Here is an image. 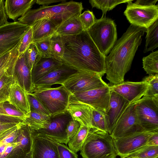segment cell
Masks as SVG:
<instances>
[{
  "label": "cell",
  "instance_id": "cell-17",
  "mask_svg": "<svg viewBox=\"0 0 158 158\" xmlns=\"http://www.w3.org/2000/svg\"><path fill=\"white\" fill-rule=\"evenodd\" d=\"M31 131L32 158H60L57 147L53 141Z\"/></svg>",
  "mask_w": 158,
  "mask_h": 158
},
{
  "label": "cell",
  "instance_id": "cell-42",
  "mask_svg": "<svg viewBox=\"0 0 158 158\" xmlns=\"http://www.w3.org/2000/svg\"><path fill=\"white\" fill-rule=\"evenodd\" d=\"M81 126L80 123L76 120L72 119L69 122L66 129L68 142L77 133Z\"/></svg>",
  "mask_w": 158,
  "mask_h": 158
},
{
  "label": "cell",
  "instance_id": "cell-30",
  "mask_svg": "<svg viewBox=\"0 0 158 158\" xmlns=\"http://www.w3.org/2000/svg\"><path fill=\"white\" fill-rule=\"evenodd\" d=\"M143 68L149 76L158 74V50L142 59Z\"/></svg>",
  "mask_w": 158,
  "mask_h": 158
},
{
  "label": "cell",
  "instance_id": "cell-48",
  "mask_svg": "<svg viewBox=\"0 0 158 158\" xmlns=\"http://www.w3.org/2000/svg\"><path fill=\"white\" fill-rule=\"evenodd\" d=\"M4 3V0H0V27L9 22L5 11Z\"/></svg>",
  "mask_w": 158,
  "mask_h": 158
},
{
  "label": "cell",
  "instance_id": "cell-53",
  "mask_svg": "<svg viewBox=\"0 0 158 158\" xmlns=\"http://www.w3.org/2000/svg\"><path fill=\"white\" fill-rule=\"evenodd\" d=\"M7 145L6 144H1L0 146V158L2 156L5 150Z\"/></svg>",
  "mask_w": 158,
  "mask_h": 158
},
{
  "label": "cell",
  "instance_id": "cell-22",
  "mask_svg": "<svg viewBox=\"0 0 158 158\" xmlns=\"http://www.w3.org/2000/svg\"><path fill=\"white\" fill-rule=\"evenodd\" d=\"M36 0H6L5 11L7 17L16 22L19 17L24 15L30 10Z\"/></svg>",
  "mask_w": 158,
  "mask_h": 158
},
{
  "label": "cell",
  "instance_id": "cell-33",
  "mask_svg": "<svg viewBox=\"0 0 158 158\" xmlns=\"http://www.w3.org/2000/svg\"><path fill=\"white\" fill-rule=\"evenodd\" d=\"M23 53L26 63L31 71L34 66L42 58L41 56L33 42Z\"/></svg>",
  "mask_w": 158,
  "mask_h": 158
},
{
  "label": "cell",
  "instance_id": "cell-20",
  "mask_svg": "<svg viewBox=\"0 0 158 158\" xmlns=\"http://www.w3.org/2000/svg\"><path fill=\"white\" fill-rule=\"evenodd\" d=\"M13 75L15 76L20 85L29 93L34 88L31 71L25 61L24 53L19 56L15 65Z\"/></svg>",
  "mask_w": 158,
  "mask_h": 158
},
{
  "label": "cell",
  "instance_id": "cell-45",
  "mask_svg": "<svg viewBox=\"0 0 158 158\" xmlns=\"http://www.w3.org/2000/svg\"><path fill=\"white\" fill-rule=\"evenodd\" d=\"M20 42L12 49L0 56V68L7 63L18 52Z\"/></svg>",
  "mask_w": 158,
  "mask_h": 158
},
{
  "label": "cell",
  "instance_id": "cell-44",
  "mask_svg": "<svg viewBox=\"0 0 158 158\" xmlns=\"http://www.w3.org/2000/svg\"><path fill=\"white\" fill-rule=\"evenodd\" d=\"M4 104V107L6 113L9 115L19 119L22 121H23L27 118L30 115H27L21 111L17 110L15 107H12L9 105Z\"/></svg>",
  "mask_w": 158,
  "mask_h": 158
},
{
  "label": "cell",
  "instance_id": "cell-11",
  "mask_svg": "<svg viewBox=\"0 0 158 158\" xmlns=\"http://www.w3.org/2000/svg\"><path fill=\"white\" fill-rule=\"evenodd\" d=\"M131 2L124 14L132 25L147 29L158 19V5L143 6Z\"/></svg>",
  "mask_w": 158,
  "mask_h": 158
},
{
  "label": "cell",
  "instance_id": "cell-57",
  "mask_svg": "<svg viewBox=\"0 0 158 158\" xmlns=\"http://www.w3.org/2000/svg\"><path fill=\"white\" fill-rule=\"evenodd\" d=\"M158 158V157H157V158Z\"/></svg>",
  "mask_w": 158,
  "mask_h": 158
},
{
  "label": "cell",
  "instance_id": "cell-14",
  "mask_svg": "<svg viewBox=\"0 0 158 158\" xmlns=\"http://www.w3.org/2000/svg\"><path fill=\"white\" fill-rule=\"evenodd\" d=\"M137 101L130 103L121 115L110 134L113 139L141 131L137 123L135 110Z\"/></svg>",
  "mask_w": 158,
  "mask_h": 158
},
{
  "label": "cell",
  "instance_id": "cell-36",
  "mask_svg": "<svg viewBox=\"0 0 158 158\" xmlns=\"http://www.w3.org/2000/svg\"><path fill=\"white\" fill-rule=\"evenodd\" d=\"M143 80L148 85V89L143 97H158V74L146 77Z\"/></svg>",
  "mask_w": 158,
  "mask_h": 158
},
{
  "label": "cell",
  "instance_id": "cell-7",
  "mask_svg": "<svg viewBox=\"0 0 158 158\" xmlns=\"http://www.w3.org/2000/svg\"><path fill=\"white\" fill-rule=\"evenodd\" d=\"M135 110L141 131L158 132V97H143L137 102Z\"/></svg>",
  "mask_w": 158,
  "mask_h": 158
},
{
  "label": "cell",
  "instance_id": "cell-50",
  "mask_svg": "<svg viewBox=\"0 0 158 158\" xmlns=\"http://www.w3.org/2000/svg\"><path fill=\"white\" fill-rule=\"evenodd\" d=\"M147 145L158 146V132L155 133L150 137Z\"/></svg>",
  "mask_w": 158,
  "mask_h": 158
},
{
  "label": "cell",
  "instance_id": "cell-55",
  "mask_svg": "<svg viewBox=\"0 0 158 158\" xmlns=\"http://www.w3.org/2000/svg\"><path fill=\"white\" fill-rule=\"evenodd\" d=\"M123 158H136V157H125Z\"/></svg>",
  "mask_w": 158,
  "mask_h": 158
},
{
  "label": "cell",
  "instance_id": "cell-38",
  "mask_svg": "<svg viewBox=\"0 0 158 158\" xmlns=\"http://www.w3.org/2000/svg\"><path fill=\"white\" fill-rule=\"evenodd\" d=\"M50 38L33 42L42 58H50Z\"/></svg>",
  "mask_w": 158,
  "mask_h": 158
},
{
  "label": "cell",
  "instance_id": "cell-12",
  "mask_svg": "<svg viewBox=\"0 0 158 158\" xmlns=\"http://www.w3.org/2000/svg\"><path fill=\"white\" fill-rule=\"evenodd\" d=\"M30 27L18 21L0 26V56L15 47Z\"/></svg>",
  "mask_w": 158,
  "mask_h": 158
},
{
  "label": "cell",
  "instance_id": "cell-43",
  "mask_svg": "<svg viewBox=\"0 0 158 158\" xmlns=\"http://www.w3.org/2000/svg\"><path fill=\"white\" fill-rule=\"evenodd\" d=\"M18 56L19 52L7 63L0 68V79L6 74L13 73L15 63Z\"/></svg>",
  "mask_w": 158,
  "mask_h": 158
},
{
  "label": "cell",
  "instance_id": "cell-9",
  "mask_svg": "<svg viewBox=\"0 0 158 158\" xmlns=\"http://www.w3.org/2000/svg\"><path fill=\"white\" fill-rule=\"evenodd\" d=\"M108 85L100 88L76 93L70 95L69 102L84 103L105 113L108 106L110 94Z\"/></svg>",
  "mask_w": 158,
  "mask_h": 158
},
{
  "label": "cell",
  "instance_id": "cell-41",
  "mask_svg": "<svg viewBox=\"0 0 158 158\" xmlns=\"http://www.w3.org/2000/svg\"><path fill=\"white\" fill-rule=\"evenodd\" d=\"M53 141L57 147L60 158H78L76 153L71 150L66 145Z\"/></svg>",
  "mask_w": 158,
  "mask_h": 158
},
{
  "label": "cell",
  "instance_id": "cell-15",
  "mask_svg": "<svg viewBox=\"0 0 158 158\" xmlns=\"http://www.w3.org/2000/svg\"><path fill=\"white\" fill-rule=\"evenodd\" d=\"M110 88L129 103H132L144 96L148 89V85L143 80L136 82L127 81L110 86Z\"/></svg>",
  "mask_w": 158,
  "mask_h": 158
},
{
  "label": "cell",
  "instance_id": "cell-24",
  "mask_svg": "<svg viewBox=\"0 0 158 158\" xmlns=\"http://www.w3.org/2000/svg\"><path fill=\"white\" fill-rule=\"evenodd\" d=\"M63 63L62 62L51 57L42 58L34 66L31 71L33 84L35 82Z\"/></svg>",
  "mask_w": 158,
  "mask_h": 158
},
{
  "label": "cell",
  "instance_id": "cell-19",
  "mask_svg": "<svg viewBox=\"0 0 158 158\" xmlns=\"http://www.w3.org/2000/svg\"><path fill=\"white\" fill-rule=\"evenodd\" d=\"M13 76L7 102L18 110L30 115L31 110L27 92L20 85L16 77Z\"/></svg>",
  "mask_w": 158,
  "mask_h": 158
},
{
  "label": "cell",
  "instance_id": "cell-26",
  "mask_svg": "<svg viewBox=\"0 0 158 158\" xmlns=\"http://www.w3.org/2000/svg\"><path fill=\"white\" fill-rule=\"evenodd\" d=\"M50 115L31 110L29 116L23 123L31 129L37 130L46 128L50 123Z\"/></svg>",
  "mask_w": 158,
  "mask_h": 158
},
{
  "label": "cell",
  "instance_id": "cell-51",
  "mask_svg": "<svg viewBox=\"0 0 158 158\" xmlns=\"http://www.w3.org/2000/svg\"><path fill=\"white\" fill-rule=\"evenodd\" d=\"M158 0H137L134 3L138 5L143 6H149L153 5Z\"/></svg>",
  "mask_w": 158,
  "mask_h": 158
},
{
  "label": "cell",
  "instance_id": "cell-16",
  "mask_svg": "<svg viewBox=\"0 0 158 158\" xmlns=\"http://www.w3.org/2000/svg\"><path fill=\"white\" fill-rule=\"evenodd\" d=\"M130 103L111 89L108 106L105 113L107 124V132L109 134H111L119 117Z\"/></svg>",
  "mask_w": 158,
  "mask_h": 158
},
{
  "label": "cell",
  "instance_id": "cell-34",
  "mask_svg": "<svg viewBox=\"0 0 158 158\" xmlns=\"http://www.w3.org/2000/svg\"><path fill=\"white\" fill-rule=\"evenodd\" d=\"M13 73L6 74L0 79V103L7 102Z\"/></svg>",
  "mask_w": 158,
  "mask_h": 158
},
{
  "label": "cell",
  "instance_id": "cell-13",
  "mask_svg": "<svg viewBox=\"0 0 158 158\" xmlns=\"http://www.w3.org/2000/svg\"><path fill=\"white\" fill-rule=\"evenodd\" d=\"M155 132L140 131L114 139L117 155L120 158H123L147 145L150 137Z\"/></svg>",
  "mask_w": 158,
  "mask_h": 158
},
{
  "label": "cell",
  "instance_id": "cell-4",
  "mask_svg": "<svg viewBox=\"0 0 158 158\" xmlns=\"http://www.w3.org/2000/svg\"><path fill=\"white\" fill-rule=\"evenodd\" d=\"M83 158H116L114 139L108 132L91 128L81 148Z\"/></svg>",
  "mask_w": 158,
  "mask_h": 158
},
{
  "label": "cell",
  "instance_id": "cell-52",
  "mask_svg": "<svg viewBox=\"0 0 158 158\" xmlns=\"http://www.w3.org/2000/svg\"><path fill=\"white\" fill-rule=\"evenodd\" d=\"M66 1V0H37L35 3L39 5H42V6H46L52 3L62 2Z\"/></svg>",
  "mask_w": 158,
  "mask_h": 158
},
{
  "label": "cell",
  "instance_id": "cell-6",
  "mask_svg": "<svg viewBox=\"0 0 158 158\" xmlns=\"http://www.w3.org/2000/svg\"><path fill=\"white\" fill-rule=\"evenodd\" d=\"M87 31L100 52L105 56H107L117 40L116 26L114 21L105 16L96 19Z\"/></svg>",
  "mask_w": 158,
  "mask_h": 158
},
{
  "label": "cell",
  "instance_id": "cell-10",
  "mask_svg": "<svg viewBox=\"0 0 158 158\" xmlns=\"http://www.w3.org/2000/svg\"><path fill=\"white\" fill-rule=\"evenodd\" d=\"M72 119L71 115L66 110L50 116V123L46 128L37 130H31L37 135L58 143L67 144L68 141L66 129L67 125Z\"/></svg>",
  "mask_w": 158,
  "mask_h": 158
},
{
  "label": "cell",
  "instance_id": "cell-2",
  "mask_svg": "<svg viewBox=\"0 0 158 158\" xmlns=\"http://www.w3.org/2000/svg\"><path fill=\"white\" fill-rule=\"evenodd\" d=\"M64 36L63 63L78 70L94 72L102 76L105 74L106 56L100 52L87 31Z\"/></svg>",
  "mask_w": 158,
  "mask_h": 158
},
{
  "label": "cell",
  "instance_id": "cell-21",
  "mask_svg": "<svg viewBox=\"0 0 158 158\" xmlns=\"http://www.w3.org/2000/svg\"><path fill=\"white\" fill-rule=\"evenodd\" d=\"M93 108L84 103L69 102L66 110L72 119L78 122L81 125L89 126L91 128Z\"/></svg>",
  "mask_w": 158,
  "mask_h": 158
},
{
  "label": "cell",
  "instance_id": "cell-49",
  "mask_svg": "<svg viewBox=\"0 0 158 158\" xmlns=\"http://www.w3.org/2000/svg\"><path fill=\"white\" fill-rule=\"evenodd\" d=\"M17 143L15 141L7 145L4 152L0 158H6L17 146Z\"/></svg>",
  "mask_w": 158,
  "mask_h": 158
},
{
  "label": "cell",
  "instance_id": "cell-37",
  "mask_svg": "<svg viewBox=\"0 0 158 158\" xmlns=\"http://www.w3.org/2000/svg\"><path fill=\"white\" fill-rule=\"evenodd\" d=\"M83 31H87L95 23L96 19L93 12L89 10L85 11L79 16Z\"/></svg>",
  "mask_w": 158,
  "mask_h": 158
},
{
  "label": "cell",
  "instance_id": "cell-54",
  "mask_svg": "<svg viewBox=\"0 0 158 158\" xmlns=\"http://www.w3.org/2000/svg\"><path fill=\"white\" fill-rule=\"evenodd\" d=\"M32 150L31 148V151L29 153L26 154L22 158H32Z\"/></svg>",
  "mask_w": 158,
  "mask_h": 158
},
{
  "label": "cell",
  "instance_id": "cell-3",
  "mask_svg": "<svg viewBox=\"0 0 158 158\" xmlns=\"http://www.w3.org/2000/svg\"><path fill=\"white\" fill-rule=\"evenodd\" d=\"M83 9L81 2L66 1L56 5L42 6L36 9H30L17 20L23 24L31 26L35 21L46 19L58 27L68 19L79 16Z\"/></svg>",
  "mask_w": 158,
  "mask_h": 158
},
{
  "label": "cell",
  "instance_id": "cell-35",
  "mask_svg": "<svg viewBox=\"0 0 158 158\" xmlns=\"http://www.w3.org/2000/svg\"><path fill=\"white\" fill-rule=\"evenodd\" d=\"M91 128L107 132V124L105 113L93 108L92 109Z\"/></svg>",
  "mask_w": 158,
  "mask_h": 158
},
{
  "label": "cell",
  "instance_id": "cell-28",
  "mask_svg": "<svg viewBox=\"0 0 158 158\" xmlns=\"http://www.w3.org/2000/svg\"><path fill=\"white\" fill-rule=\"evenodd\" d=\"M146 32L144 53L153 51L158 47V19L147 29Z\"/></svg>",
  "mask_w": 158,
  "mask_h": 158
},
{
  "label": "cell",
  "instance_id": "cell-40",
  "mask_svg": "<svg viewBox=\"0 0 158 158\" xmlns=\"http://www.w3.org/2000/svg\"><path fill=\"white\" fill-rule=\"evenodd\" d=\"M27 96L31 110L50 115L48 111L37 99L30 94L27 93Z\"/></svg>",
  "mask_w": 158,
  "mask_h": 158
},
{
  "label": "cell",
  "instance_id": "cell-25",
  "mask_svg": "<svg viewBox=\"0 0 158 158\" xmlns=\"http://www.w3.org/2000/svg\"><path fill=\"white\" fill-rule=\"evenodd\" d=\"M79 16L73 17L64 22L58 27L54 35L68 36L80 34L83 30Z\"/></svg>",
  "mask_w": 158,
  "mask_h": 158
},
{
  "label": "cell",
  "instance_id": "cell-8",
  "mask_svg": "<svg viewBox=\"0 0 158 158\" xmlns=\"http://www.w3.org/2000/svg\"><path fill=\"white\" fill-rule=\"evenodd\" d=\"M102 76L96 73L78 70L61 85L71 94L100 88L108 85L102 79Z\"/></svg>",
  "mask_w": 158,
  "mask_h": 158
},
{
  "label": "cell",
  "instance_id": "cell-1",
  "mask_svg": "<svg viewBox=\"0 0 158 158\" xmlns=\"http://www.w3.org/2000/svg\"><path fill=\"white\" fill-rule=\"evenodd\" d=\"M146 30L145 28L131 24L105 57L106 78L113 85L124 81V76L130 69L142 36Z\"/></svg>",
  "mask_w": 158,
  "mask_h": 158
},
{
  "label": "cell",
  "instance_id": "cell-29",
  "mask_svg": "<svg viewBox=\"0 0 158 158\" xmlns=\"http://www.w3.org/2000/svg\"><path fill=\"white\" fill-rule=\"evenodd\" d=\"M91 128L81 125L78 132L68 142L69 148L75 153L80 151Z\"/></svg>",
  "mask_w": 158,
  "mask_h": 158
},
{
  "label": "cell",
  "instance_id": "cell-56",
  "mask_svg": "<svg viewBox=\"0 0 158 158\" xmlns=\"http://www.w3.org/2000/svg\"><path fill=\"white\" fill-rule=\"evenodd\" d=\"M1 145V143H0V146Z\"/></svg>",
  "mask_w": 158,
  "mask_h": 158
},
{
  "label": "cell",
  "instance_id": "cell-5",
  "mask_svg": "<svg viewBox=\"0 0 158 158\" xmlns=\"http://www.w3.org/2000/svg\"><path fill=\"white\" fill-rule=\"evenodd\" d=\"M29 94L40 102L50 116L66 110L71 94L63 85L56 87H35Z\"/></svg>",
  "mask_w": 158,
  "mask_h": 158
},
{
  "label": "cell",
  "instance_id": "cell-18",
  "mask_svg": "<svg viewBox=\"0 0 158 158\" xmlns=\"http://www.w3.org/2000/svg\"><path fill=\"white\" fill-rule=\"evenodd\" d=\"M78 70L64 63L34 83V87H51L53 85H62Z\"/></svg>",
  "mask_w": 158,
  "mask_h": 158
},
{
  "label": "cell",
  "instance_id": "cell-27",
  "mask_svg": "<svg viewBox=\"0 0 158 158\" xmlns=\"http://www.w3.org/2000/svg\"><path fill=\"white\" fill-rule=\"evenodd\" d=\"M64 36L54 35L50 38V57L62 62L64 51Z\"/></svg>",
  "mask_w": 158,
  "mask_h": 158
},
{
  "label": "cell",
  "instance_id": "cell-39",
  "mask_svg": "<svg viewBox=\"0 0 158 158\" xmlns=\"http://www.w3.org/2000/svg\"><path fill=\"white\" fill-rule=\"evenodd\" d=\"M33 42L31 27L25 34L22 38L18 49L19 56L24 53L30 44Z\"/></svg>",
  "mask_w": 158,
  "mask_h": 158
},
{
  "label": "cell",
  "instance_id": "cell-31",
  "mask_svg": "<svg viewBox=\"0 0 158 158\" xmlns=\"http://www.w3.org/2000/svg\"><path fill=\"white\" fill-rule=\"evenodd\" d=\"M133 1L132 0H90L89 2L92 8L95 7L102 10V17H103L104 15L105 16L107 11L112 10L117 5L122 3H128Z\"/></svg>",
  "mask_w": 158,
  "mask_h": 158
},
{
  "label": "cell",
  "instance_id": "cell-32",
  "mask_svg": "<svg viewBox=\"0 0 158 158\" xmlns=\"http://www.w3.org/2000/svg\"><path fill=\"white\" fill-rule=\"evenodd\" d=\"M125 157L137 158H156L158 157V146L146 145Z\"/></svg>",
  "mask_w": 158,
  "mask_h": 158
},
{
  "label": "cell",
  "instance_id": "cell-23",
  "mask_svg": "<svg viewBox=\"0 0 158 158\" xmlns=\"http://www.w3.org/2000/svg\"><path fill=\"white\" fill-rule=\"evenodd\" d=\"M31 27L33 42L51 37L54 35L58 28L52 21L46 19L35 21Z\"/></svg>",
  "mask_w": 158,
  "mask_h": 158
},
{
  "label": "cell",
  "instance_id": "cell-46",
  "mask_svg": "<svg viewBox=\"0 0 158 158\" xmlns=\"http://www.w3.org/2000/svg\"><path fill=\"white\" fill-rule=\"evenodd\" d=\"M4 103H0V120L12 123H20L23 122L18 118L9 115L6 113L3 106Z\"/></svg>",
  "mask_w": 158,
  "mask_h": 158
},
{
  "label": "cell",
  "instance_id": "cell-47",
  "mask_svg": "<svg viewBox=\"0 0 158 158\" xmlns=\"http://www.w3.org/2000/svg\"><path fill=\"white\" fill-rule=\"evenodd\" d=\"M20 123L8 122L0 120V139L10 129Z\"/></svg>",
  "mask_w": 158,
  "mask_h": 158
}]
</instances>
